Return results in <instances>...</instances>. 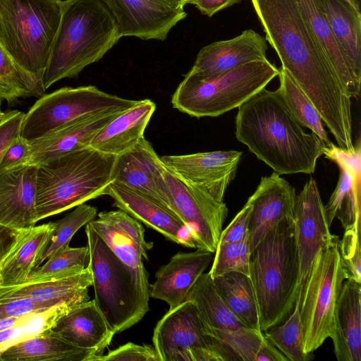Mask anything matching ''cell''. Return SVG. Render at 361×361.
Wrapping results in <instances>:
<instances>
[{
	"mask_svg": "<svg viewBox=\"0 0 361 361\" xmlns=\"http://www.w3.org/2000/svg\"><path fill=\"white\" fill-rule=\"evenodd\" d=\"M90 222L124 264L141 273H147L142 259L148 260V251L154 245L145 240V228L139 221L118 209L101 212Z\"/></svg>",
	"mask_w": 361,
	"mask_h": 361,
	"instance_id": "obj_19",
	"label": "cell"
},
{
	"mask_svg": "<svg viewBox=\"0 0 361 361\" xmlns=\"http://www.w3.org/2000/svg\"><path fill=\"white\" fill-rule=\"evenodd\" d=\"M97 209L95 207L80 204L63 219L54 222H50L52 229L49 241L43 252L38 266L47 260L56 251L69 246L71 240L75 233L83 226L94 219Z\"/></svg>",
	"mask_w": 361,
	"mask_h": 361,
	"instance_id": "obj_39",
	"label": "cell"
},
{
	"mask_svg": "<svg viewBox=\"0 0 361 361\" xmlns=\"http://www.w3.org/2000/svg\"><path fill=\"white\" fill-rule=\"evenodd\" d=\"M137 145L195 248L214 253L228 214L226 204L180 178L164 164L145 137Z\"/></svg>",
	"mask_w": 361,
	"mask_h": 361,
	"instance_id": "obj_9",
	"label": "cell"
},
{
	"mask_svg": "<svg viewBox=\"0 0 361 361\" xmlns=\"http://www.w3.org/2000/svg\"><path fill=\"white\" fill-rule=\"evenodd\" d=\"M204 332L221 361H287L259 329H220L204 325Z\"/></svg>",
	"mask_w": 361,
	"mask_h": 361,
	"instance_id": "obj_27",
	"label": "cell"
},
{
	"mask_svg": "<svg viewBox=\"0 0 361 361\" xmlns=\"http://www.w3.org/2000/svg\"><path fill=\"white\" fill-rule=\"evenodd\" d=\"M266 338L287 361L312 360L313 353L305 350L304 334L300 312V294L288 317L281 323L263 331Z\"/></svg>",
	"mask_w": 361,
	"mask_h": 361,
	"instance_id": "obj_37",
	"label": "cell"
},
{
	"mask_svg": "<svg viewBox=\"0 0 361 361\" xmlns=\"http://www.w3.org/2000/svg\"><path fill=\"white\" fill-rule=\"evenodd\" d=\"M266 39L252 29L226 40L214 42L202 47L188 72L200 77L219 74L247 63L266 60Z\"/></svg>",
	"mask_w": 361,
	"mask_h": 361,
	"instance_id": "obj_18",
	"label": "cell"
},
{
	"mask_svg": "<svg viewBox=\"0 0 361 361\" xmlns=\"http://www.w3.org/2000/svg\"><path fill=\"white\" fill-rule=\"evenodd\" d=\"M25 114L20 111L4 113L0 119V162L8 146L18 136Z\"/></svg>",
	"mask_w": 361,
	"mask_h": 361,
	"instance_id": "obj_47",
	"label": "cell"
},
{
	"mask_svg": "<svg viewBox=\"0 0 361 361\" xmlns=\"http://www.w3.org/2000/svg\"><path fill=\"white\" fill-rule=\"evenodd\" d=\"M307 25L352 97L360 93L358 82L336 42L323 12L320 0H295Z\"/></svg>",
	"mask_w": 361,
	"mask_h": 361,
	"instance_id": "obj_32",
	"label": "cell"
},
{
	"mask_svg": "<svg viewBox=\"0 0 361 361\" xmlns=\"http://www.w3.org/2000/svg\"><path fill=\"white\" fill-rule=\"evenodd\" d=\"M332 34L356 79L361 82V13L345 0H320Z\"/></svg>",
	"mask_w": 361,
	"mask_h": 361,
	"instance_id": "obj_31",
	"label": "cell"
},
{
	"mask_svg": "<svg viewBox=\"0 0 361 361\" xmlns=\"http://www.w3.org/2000/svg\"><path fill=\"white\" fill-rule=\"evenodd\" d=\"M279 87L276 90L299 123L317 135L326 145L331 143L322 119L312 101L283 68L279 69Z\"/></svg>",
	"mask_w": 361,
	"mask_h": 361,
	"instance_id": "obj_36",
	"label": "cell"
},
{
	"mask_svg": "<svg viewBox=\"0 0 361 361\" xmlns=\"http://www.w3.org/2000/svg\"><path fill=\"white\" fill-rule=\"evenodd\" d=\"M347 1L355 10L360 12V0H345Z\"/></svg>",
	"mask_w": 361,
	"mask_h": 361,
	"instance_id": "obj_52",
	"label": "cell"
},
{
	"mask_svg": "<svg viewBox=\"0 0 361 361\" xmlns=\"http://www.w3.org/2000/svg\"><path fill=\"white\" fill-rule=\"evenodd\" d=\"M51 329L75 346L93 353L95 357L103 355L115 334L94 299L74 306Z\"/></svg>",
	"mask_w": 361,
	"mask_h": 361,
	"instance_id": "obj_24",
	"label": "cell"
},
{
	"mask_svg": "<svg viewBox=\"0 0 361 361\" xmlns=\"http://www.w3.org/2000/svg\"><path fill=\"white\" fill-rule=\"evenodd\" d=\"M121 37L117 22L101 0H64L59 27L44 75L48 89L76 77L99 61Z\"/></svg>",
	"mask_w": 361,
	"mask_h": 361,
	"instance_id": "obj_3",
	"label": "cell"
},
{
	"mask_svg": "<svg viewBox=\"0 0 361 361\" xmlns=\"http://www.w3.org/2000/svg\"><path fill=\"white\" fill-rule=\"evenodd\" d=\"M212 267L208 272L214 278L230 272L250 277V245L249 235L235 243H218Z\"/></svg>",
	"mask_w": 361,
	"mask_h": 361,
	"instance_id": "obj_41",
	"label": "cell"
},
{
	"mask_svg": "<svg viewBox=\"0 0 361 361\" xmlns=\"http://www.w3.org/2000/svg\"><path fill=\"white\" fill-rule=\"evenodd\" d=\"M242 1L243 0H191L189 4L195 5L202 14L212 17L219 11Z\"/></svg>",
	"mask_w": 361,
	"mask_h": 361,
	"instance_id": "obj_49",
	"label": "cell"
},
{
	"mask_svg": "<svg viewBox=\"0 0 361 361\" xmlns=\"http://www.w3.org/2000/svg\"><path fill=\"white\" fill-rule=\"evenodd\" d=\"M138 101L105 92L94 85L62 87L44 94L25 114L20 135L32 141L71 121L104 112L124 111Z\"/></svg>",
	"mask_w": 361,
	"mask_h": 361,
	"instance_id": "obj_11",
	"label": "cell"
},
{
	"mask_svg": "<svg viewBox=\"0 0 361 361\" xmlns=\"http://www.w3.org/2000/svg\"><path fill=\"white\" fill-rule=\"evenodd\" d=\"M95 355L67 341L51 328L8 346L2 361H92Z\"/></svg>",
	"mask_w": 361,
	"mask_h": 361,
	"instance_id": "obj_30",
	"label": "cell"
},
{
	"mask_svg": "<svg viewBox=\"0 0 361 361\" xmlns=\"http://www.w3.org/2000/svg\"><path fill=\"white\" fill-rule=\"evenodd\" d=\"M190 1H191V0H186V3H187V4H189V2H190Z\"/></svg>",
	"mask_w": 361,
	"mask_h": 361,
	"instance_id": "obj_55",
	"label": "cell"
},
{
	"mask_svg": "<svg viewBox=\"0 0 361 361\" xmlns=\"http://www.w3.org/2000/svg\"><path fill=\"white\" fill-rule=\"evenodd\" d=\"M116 159L88 146L37 165L36 221L105 195Z\"/></svg>",
	"mask_w": 361,
	"mask_h": 361,
	"instance_id": "obj_5",
	"label": "cell"
},
{
	"mask_svg": "<svg viewBox=\"0 0 361 361\" xmlns=\"http://www.w3.org/2000/svg\"><path fill=\"white\" fill-rule=\"evenodd\" d=\"M152 343L160 361H221L189 300L169 309L157 322Z\"/></svg>",
	"mask_w": 361,
	"mask_h": 361,
	"instance_id": "obj_12",
	"label": "cell"
},
{
	"mask_svg": "<svg viewBox=\"0 0 361 361\" xmlns=\"http://www.w3.org/2000/svg\"><path fill=\"white\" fill-rule=\"evenodd\" d=\"M1 101H2V99H0V119H1V118L2 117V116H3V114H4V113L2 112L1 109Z\"/></svg>",
	"mask_w": 361,
	"mask_h": 361,
	"instance_id": "obj_53",
	"label": "cell"
},
{
	"mask_svg": "<svg viewBox=\"0 0 361 361\" xmlns=\"http://www.w3.org/2000/svg\"><path fill=\"white\" fill-rule=\"evenodd\" d=\"M324 157L337 164L340 171L336 187L324 205L329 226L335 218L344 229L361 226L360 143L346 149L332 142L323 150Z\"/></svg>",
	"mask_w": 361,
	"mask_h": 361,
	"instance_id": "obj_16",
	"label": "cell"
},
{
	"mask_svg": "<svg viewBox=\"0 0 361 361\" xmlns=\"http://www.w3.org/2000/svg\"><path fill=\"white\" fill-rule=\"evenodd\" d=\"M62 0H0V44L44 94V75L59 27Z\"/></svg>",
	"mask_w": 361,
	"mask_h": 361,
	"instance_id": "obj_6",
	"label": "cell"
},
{
	"mask_svg": "<svg viewBox=\"0 0 361 361\" xmlns=\"http://www.w3.org/2000/svg\"><path fill=\"white\" fill-rule=\"evenodd\" d=\"M52 229L51 223L20 231L10 252L0 262V287L22 284L32 271L45 250Z\"/></svg>",
	"mask_w": 361,
	"mask_h": 361,
	"instance_id": "obj_29",
	"label": "cell"
},
{
	"mask_svg": "<svg viewBox=\"0 0 361 361\" xmlns=\"http://www.w3.org/2000/svg\"><path fill=\"white\" fill-rule=\"evenodd\" d=\"M279 75L267 59L209 77L187 73L171 97L172 106L192 117H216L238 108Z\"/></svg>",
	"mask_w": 361,
	"mask_h": 361,
	"instance_id": "obj_8",
	"label": "cell"
},
{
	"mask_svg": "<svg viewBox=\"0 0 361 361\" xmlns=\"http://www.w3.org/2000/svg\"><path fill=\"white\" fill-rule=\"evenodd\" d=\"M92 361H160V359L154 345L127 343L104 355L94 357Z\"/></svg>",
	"mask_w": 361,
	"mask_h": 361,
	"instance_id": "obj_44",
	"label": "cell"
},
{
	"mask_svg": "<svg viewBox=\"0 0 361 361\" xmlns=\"http://www.w3.org/2000/svg\"><path fill=\"white\" fill-rule=\"evenodd\" d=\"M213 281L229 310L246 326L260 330L258 308L250 277L230 272L214 278Z\"/></svg>",
	"mask_w": 361,
	"mask_h": 361,
	"instance_id": "obj_35",
	"label": "cell"
},
{
	"mask_svg": "<svg viewBox=\"0 0 361 361\" xmlns=\"http://www.w3.org/2000/svg\"><path fill=\"white\" fill-rule=\"evenodd\" d=\"M20 231L0 225V262L14 246Z\"/></svg>",
	"mask_w": 361,
	"mask_h": 361,
	"instance_id": "obj_50",
	"label": "cell"
},
{
	"mask_svg": "<svg viewBox=\"0 0 361 361\" xmlns=\"http://www.w3.org/2000/svg\"><path fill=\"white\" fill-rule=\"evenodd\" d=\"M186 300L195 305L205 326L227 330L247 327L227 307L208 272H204L200 276Z\"/></svg>",
	"mask_w": 361,
	"mask_h": 361,
	"instance_id": "obj_34",
	"label": "cell"
},
{
	"mask_svg": "<svg viewBox=\"0 0 361 361\" xmlns=\"http://www.w3.org/2000/svg\"><path fill=\"white\" fill-rule=\"evenodd\" d=\"M235 137L279 175L313 173L326 145L307 133L277 90L263 88L238 107Z\"/></svg>",
	"mask_w": 361,
	"mask_h": 361,
	"instance_id": "obj_2",
	"label": "cell"
},
{
	"mask_svg": "<svg viewBox=\"0 0 361 361\" xmlns=\"http://www.w3.org/2000/svg\"><path fill=\"white\" fill-rule=\"evenodd\" d=\"M105 195L113 199L114 207L144 223L166 239L188 247H195L192 240L184 234L188 230L182 221L152 200L114 182L106 188Z\"/></svg>",
	"mask_w": 361,
	"mask_h": 361,
	"instance_id": "obj_23",
	"label": "cell"
},
{
	"mask_svg": "<svg viewBox=\"0 0 361 361\" xmlns=\"http://www.w3.org/2000/svg\"><path fill=\"white\" fill-rule=\"evenodd\" d=\"M47 260L43 266L32 271L25 283L71 276L82 271L90 263L89 247L87 245L68 246L56 251Z\"/></svg>",
	"mask_w": 361,
	"mask_h": 361,
	"instance_id": "obj_38",
	"label": "cell"
},
{
	"mask_svg": "<svg viewBox=\"0 0 361 361\" xmlns=\"http://www.w3.org/2000/svg\"><path fill=\"white\" fill-rule=\"evenodd\" d=\"M251 280L260 330L283 322L292 312L299 293V265L293 219H284L270 228L251 251Z\"/></svg>",
	"mask_w": 361,
	"mask_h": 361,
	"instance_id": "obj_4",
	"label": "cell"
},
{
	"mask_svg": "<svg viewBox=\"0 0 361 361\" xmlns=\"http://www.w3.org/2000/svg\"><path fill=\"white\" fill-rule=\"evenodd\" d=\"M92 286L89 267L66 276L0 287V302L28 298L36 301H57L71 305L90 300L88 288Z\"/></svg>",
	"mask_w": 361,
	"mask_h": 361,
	"instance_id": "obj_28",
	"label": "cell"
},
{
	"mask_svg": "<svg viewBox=\"0 0 361 361\" xmlns=\"http://www.w3.org/2000/svg\"><path fill=\"white\" fill-rule=\"evenodd\" d=\"M32 96L35 92L27 78L0 44V99L12 104Z\"/></svg>",
	"mask_w": 361,
	"mask_h": 361,
	"instance_id": "obj_42",
	"label": "cell"
},
{
	"mask_svg": "<svg viewBox=\"0 0 361 361\" xmlns=\"http://www.w3.org/2000/svg\"><path fill=\"white\" fill-rule=\"evenodd\" d=\"M62 304L68 303L51 300L36 301L28 298L1 302H0V319L19 317L31 313L45 312Z\"/></svg>",
	"mask_w": 361,
	"mask_h": 361,
	"instance_id": "obj_45",
	"label": "cell"
},
{
	"mask_svg": "<svg viewBox=\"0 0 361 361\" xmlns=\"http://www.w3.org/2000/svg\"><path fill=\"white\" fill-rule=\"evenodd\" d=\"M37 166L0 171V225L20 231L34 226Z\"/></svg>",
	"mask_w": 361,
	"mask_h": 361,
	"instance_id": "obj_20",
	"label": "cell"
},
{
	"mask_svg": "<svg viewBox=\"0 0 361 361\" xmlns=\"http://www.w3.org/2000/svg\"><path fill=\"white\" fill-rule=\"evenodd\" d=\"M339 254L345 279L361 283L360 226L344 229Z\"/></svg>",
	"mask_w": 361,
	"mask_h": 361,
	"instance_id": "obj_43",
	"label": "cell"
},
{
	"mask_svg": "<svg viewBox=\"0 0 361 361\" xmlns=\"http://www.w3.org/2000/svg\"><path fill=\"white\" fill-rule=\"evenodd\" d=\"M296 196L295 188L275 172L262 177L247 201L252 206L248 231L251 251L270 228L284 219H293Z\"/></svg>",
	"mask_w": 361,
	"mask_h": 361,
	"instance_id": "obj_17",
	"label": "cell"
},
{
	"mask_svg": "<svg viewBox=\"0 0 361 361\" xmlns=\"http://www.w3.org/2000/svg\"><path fill=\"white\" fill-rule=\"evenodd\" d=\"M30 152L29 141L18 136L6 148L0 162V171L27 164Z\"/></svg>",
	"mask_w": 361,
	"mask_h": 361,
	"instance_id": "obj_48",
	"label": "cell"
},
{
	"mask_svg": "<svg viewBox=\"0 0 361 361\" xmlns=\"http://www.w3.org/2000/svg\"><path fill=\"white\" fill-rule=\"evenodd\" d=\"M155 110L156 104L152 100H139L102 128L90 147L115 156L132 149L145 137L144 133Z\"/></svg>",
	"mask_w": 361,
	"mask_h": 361,
	"instance_id": "obj_26",
	"label": "cell"
},
{
	"mask_svg": "<svg viewBox=\"0 0 361 361\" xmlns=\"http://www.w3.org/2000/svg\"><path fill=\"white\" fill-rule=\"evenodd\" d=\"M176 6H184L187 4L186 0H159Z\"/></svg>",
	"mask_w": 361,
	"mask_h": 361,
	"instance_id": "obj_51",
	"label": "cell"
},
{
	"mask_svg": "<svg viewBox=\"0 0 361 361\" xmlns=\"http://www.w3.org/2000/svg\"><path fill=\"white\" fill-rule=\"evenodd\" d=\"M0 361H2V359H1V353L0 352Z\"/></svg>",
	"mask_w": 361,
	"mask_h": 361,
	"instance_id": "obj_54",
	"label": "cell"
},
{
	"mask_svg": "<svg viewBox=\"0 0 361 361\" xmlns=\"http://www.w3.org/2000/svg\"><path fill=\"white\" fill-rule=\"evenodd\" d=\"M115 18L122 37L164 40L187 13L184 6L159 0H101Z\"/></svg>",
	"mask_w": 361,
	"mask_h": 361,
	"instance_id": "obj_15",
	"label": "cell"
},
{
	"mask_svg": "<svg viewBox=\"0 0 361 361\" xmlns=\"http://www.w3.org/2000/svg\"><path fill=\"white\" fill-rule=\"evenodd\" d=\"M123 111L104 112L71 121L36 140L29 141L27 164L39 165L90 146L98 132Z\"/></svg>",
	"mask_w": 361,
	"mask_h": 361,
	"instance_id": "obj_22",
	"label": "cell"
},
{
	"mask_svg": "<svg viewBox=\"0 0 361 361\" xmlns=\"http://www.w3.org/2000/svg\"><path fill=\"white\" fill-rule=\"evenodd\" d=\"M75 305L62 304L45 312L32 313L21 324L1 331L0 352L13 343L51 328L59 317Z\"/></svg>",
	"mask_w": 361,
	"mask_h": 361,
	"instance_id": "obj_40",
	"label": "cell"
},
{
	"mask_svg": "<svg viewBox=\"0 0 361 361\" xmlns=\"http://www.w3.org/2000/svg\"><path fill=\"white\" fill-rule=\"evenodd\" d=\"M213 257L214 253L200 249L176 253L155 273L156 280L149 285V297L164 301L169 309L180 305Z\"/></svg>",
	"mask_w": 361,
	"mask_h": 361,
	"instance_id": "obj_21",
	"label": "cell"
},
{
	"mask_svg": "<svg viewBox=\"0 0 361 361\" xmlns=\"http://www.w3.org/2000/svg\"><path fill=\"white\" fill-rule=\"evenodd\" d=\"M330 338L338 361H361V283L343 281Z\"/></svg>",
	"mask_w": 361,
	"mask_h": 361,
	"instance_id": "obj_25",
	"label": "cell"
},
{
	"mask_svg": "<svg viewBox=\"0 0 361 361\" xmlns=\"http://www.w3.org/2000/svg\"><path fill=\"white\" fill-rule=\"evenodd\" d=\"M251 211V204L246 202L227 227L222 230L219 243H235L248 235Z\"/></svg>",
	"mask_w": 361,
	"mask_h": 361,
	"instance_id": "obj_46",
	"label": "cell"
},
{
	"mask_svg": "<svg viewBox=\"0 0 361 361\" xmlns=\"http://www.w3.org/2000/svg\"><path fill=\"white\" fill-rule=\"evenodd\" d=\"M293 226L299 265L300 292L317 255L333 236L317 183L312 178L305 183L296 196Z\"/></svg>",
	"mask_w": 361,
	"mask_h": 361,
	"instance_id": "obj_13",
	"label": "cell"
},
{
	"mask_svg": "<svg viewBox=\"0 0 361 361\" xmlns=\"http://www.w3.org/2000/svg\"><path fill=\"white\" fill-rule=\"evenodd\" d=\"M266 40L317 109L337 145L353 143L352 96L295 0H250Z\"/></svg>",
	"mask_w": 361,
	"mask_h": 361,
	"instance_id": "obj_1",
	"label": "cell"
},
{
	"mask_svg": "<svg viewBox=\"0 0 361 361\" xmlns=\"http://www.w3.org/2000/svg\"><path fill=\"white\" fill-rule=\"evenodd\" d=\"M94 301L107 323L118 334L145 316L149 307L148 274L124 264L96 232L85 225Z\"/></svg>",
	"mask_w": 361,
	"mask_h": 361,
	"instance_id": "obj_7",
	"label": "cell"
},
{
	"mask_svg": "<svg viewBox=\"0 0 361 361\" xmlns=\"http://www.w3.org/2000/svg\"><path fill=\"white\" fill-rule=\"evenodd\" d=\"M114 182L138 192L175 214L137 144L117 156Z\"/></svg>",
	"mask_w": 361,
	"mask_h": 361,
	"instance_id": "obj_33",
	"label": "cell"
},
{
	"mask_svg": "<svg viewBox=\"0 0 361 361\" xmlns=\"http://www.w3.org/2000/svg\"><path fill=\"white\" fill-rule=\"evenodd\" d=\"M243 153L235 150L160 157L164 164L185 183L224 202Z\"/></svg>",
	"mask_w": 361,
	"mask_h": 361,
	"instance_id": "obj_14",
	"label": "cell"
},
{
	"mask_svg": "<svg viewBox=\"0 0 361 361\" xmlns=\"http://www.w3.org/2000/svg\"><path fill=\"white\" fill-rule=\"evenodd\" d=\"M340 239L334 235L317 255L299 292L305 350L313 353L331 338L334 314L345 277L339 254Z\"/></svg>",
	"mask_w": 361,
	"mask_h": 361,
	"instance_id": "obj_10",
	"label": "cell"
}]
</instances>
